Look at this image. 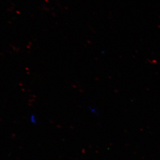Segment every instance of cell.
I'll use <instances>...</instances> for the list:
<instances>
[{
	"mask_svg": "<svg viewBox=\"0 0 160 160\" xmlns=\"http://www.w3.org/2000/svg\"><path fill=\"white\" fill-rule=\"evenodd\" d=\"M29 121L31 124L36 125L38 123V118L35 113H31L29 116Z\"/></svg>",
	"mask_w": 160,
	"mask_h": 160,
	"instance_id": "6da1fadb",
	"label": "cell"
}]
</instances>
